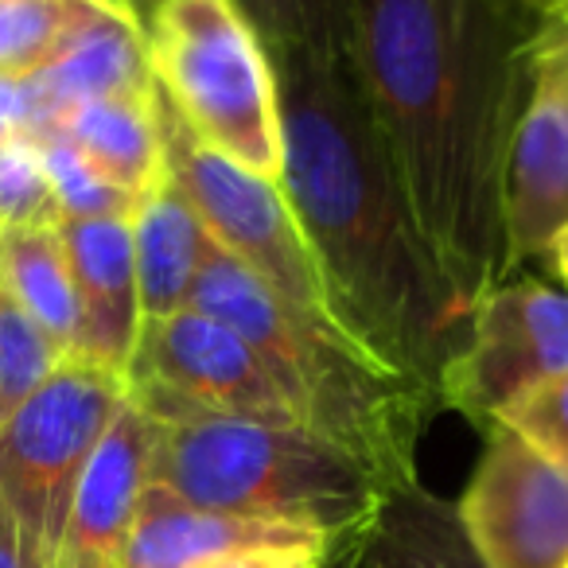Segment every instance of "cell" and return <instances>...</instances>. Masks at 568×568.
I'll return each instance as SVG.
<instances>
[{"label": "cell", "mask_w": 568, "mask_h": 568, "mask_svg": "<svg viewBox=\"0 0 568 568\" xmlns=\"http://www.w3.org/2000/svg\"><path fill=\"white\" fill-rule=\"evenodd\" d=\"M557 24L537 0H355V71L420 237L467 312L510 281L503 183Z\"/></svg>", "instance_id": "cell-1"}, {"label": "cell", "mask_w": 568, "mask_h": 568, "mask_svg": "<svg viewBox=\"0 0 568 568\" xmlns=\"http://www.w3.org/2000/svg\"><path fill=\"white\" fill-rule=\"evenodd\" d=\"M268 59L281 94V187L335 324L440 402V378L464 347L471 312L413 222L355 59L301 48H268Z\"/></svg>", "instance_id": "cell-2"}, {"label": "cell", "mask_w": 568, "mask_h": 568, "mask_svg": "<svg viewBox=\"0 0 568 568\" xmlns=\"http://www.w3.org/2000/svg\"><path fill=\"white\" fill-rule=\"evenodd\" d=\"M191 308L234 327L273 371L296 425L363 459L382 487L417 483V436L436 397L355 343L335 320L281 301L234 253L211 245Z\"/></svg>", "instance_id": "cell-3"}, {"label": "cell", "mask_w": 568, "mask_h": 568, "mask_svg": "<svg viewBox=\"0 0 568 568\" xmlns=\"http://www.w3.org/2000/svg\"><path fill=\"white\" fill-rule=\"evenodd\" d=\"M149 483L203 510L358 541L389 490L378 475L301 425L175 413L152 417Z\"/></svg>", "instance_id": "cell-4"}, {"label": "cell", "mask_w": 568, "mask_h": 568, "mask_svg": "<svg viewBox=\"0 0 568 568\" xmlns=\"http://www.w3.org/2000/svg\"><path fill=\"white\" fill-rule=\"evenodd\" d=\"M152 82L206 149L281 183L276 71L237 0H160L144 20Z\"/></svg>", "instance_id": "cell-5"}, {"label": "cell", "mask_w": 568, "mask_h": 568, "mask_svg": "<svg viewBox=\"0 0 568 568\" xmlns=\"http://www.w3.org/2000/svg\"><path fill=\"white\" fill-rule=\"evenodd\" d=\"M125 402V374L63 358L17 413L0 420V503L12 510L40 568L55 560L82 475Z\"/></svg>", "instance_id": "cell-6"}, {"label": "cell", "mask_w": 568, "mask_h": 568, "mask_svg": "<svg viewBox=\"0 0 568 568\" xmlns=\"http://www.w3.org/2000/svg\"><path fill=\"white\" fill-rule=\"evenodd\" d=\"M160 141H164L168 175L191 199L203 226L226 253H234L253 276L273 288L281 301L316 316H332L324 276L304 242L296 214L284 199V187L250 168L234 164L222 152L206 149L175 105L156 87Z\"/></svg>", "instance_id": "cell-7"}, {"label": "cell", "mask_w": 568, "mask_h": 568, "mask_svg": "<svg viewBox=\"0 0 568 568\" xmlns=\"http://www.w3.org/2000/svg\"><path fill=\"white\" fill-rule=\"evenodd\" d=\"M129 397L149 417L214 413V417L296 425L288 397L281 394L257 351L234 327L219 324L199 308L144 320L129 363Z\"/></svg>", "instance_id": "cell-8"}, {"label": "cell", "mask_w": 568, "mask_h": 568, "mask_svg": "<svg viewBox=\"0 0 568 568\" xmlns=\"http://www.w3.org/2000/svg\"><path fill=\"white\" fill-rule=\"evenodd\" d=\"M568 371V293L534 276L495 284L440 378V405L490 428L518 397Z\"/></svg>", "instance_id": "cell-9"}, {"label": "cell", "mask_w": 568, "mask_h": 568, "mask_svg": "<svg viewBox=\"0 0 568 568\" xmlns=\"http://www.w3.org/2000/svg\"><path fill=\"white\" fill-rule=\"evenodd\" d=\"M456 514L487 568L568 565V471L498 420Z\"/></svg>", "instance_id": "cell-10"}, {"label": "cell", "mask_w": 568, "mask_h": 568, "mask_svg": "<svg viewBox=\"0 0 568 568\" xmlns=\"http://www.w3.org/2000/svg\"><path fill=\"white\" fill-rule=\"evenodd\" d=\"M568 222V32L545 43L537 90L514 133L503 183L506 273L545 257Z\"/></svg>", "instance_id": "cell-11"}, {"label": "cell", "mask_w": 568, "mask_h": 568, "mask_svg": "<svg viewBox=\"0 0 568 568\" xmlns=\"http://www.w3.org/2000/svg\"><path fill=\"white\" fill-rule=\"evenodd\" d=\"M152 436V417L129 397L82 475L51 568H125L129 529L149 483Z\"/></svg>", "instance_id": "cell-12"}, {"label": "cell", "mask_w": 568, "mask_h": 568, "mask_svg": "<svg viewBox=\"0 0 568 568\" xmlns=\"http://www.w3.org/2000/svg\"><path fill=\"white\" fill-rule=\"evenodd\" d=\"M59 234L79 293V343L71 358H87L129 378L144 324L133 219H63Z\"/></svg>", "instance_id": "cell-13"}, {"label": "cell", "mask_w": 568, "mask_h": 568, "mask_svg": "<svg viewBox=\"0 0 568 568\" xmlns=\"http://www.w3.org/2000/svg\"><path fill=\"white\" fill-rule=\"evenodd\" d=\"M40 133L67 110L94 98H141L152 94V63L144 28L125 17L79 0L63 43L40 74H32Z\"/></svg>", "instance_id": "cell-14"}, {"label": "cell", "mask_w": 568, "mask_h": 568, "mask_svg": "<svg viewBox=\"0 0 568 568\" xmlns=\"http://www.w3.org/2000/svg\"><path fill=\"white\" fill-rule=\"evenodd\" d=\"M296 541H327V537L301 526H273V521L203 510L156 483H144L133 529H129L125 568H199L222 552Z\"/></svg>", "instance_id": "cell-15"}, {"label": "cell", "mask_w": 568, "mask_h": 568, "mask_svg": "<svg viewBox=\"0 0 568 568\" xmlns=\"http://www.w3.org/2000/svg\"><path fill=\"white\" fill-rule=\"evenodd\" d=\"M133 245L144 320H164L191 308V288H195L214 237L172 175H164L136 203Z\"/></svg>", "instance_id": "cell-16"}, {"label": "cell", "mask_w": 568, "mask_h": 568, "mask_svg": "<svg viewBox=\"0 0 568 568\" xmlns=\"http://www.w3.org/2000/svg\"><path fill=\"white\" fill-rule=\"evenodd\" d=\"M51 129H59L105 183L125 191L136 203L168 175L156 118V90L141 98L79 102Z\"/></svg>", "instance_id": "cell-17"}, {"label": "cell", "mask_w": 568, "mask_h": 568, "mask_svg": "<svg viewBox=\"0 0 568 568\" xmlns=\"http://www.w3.org/2000/svg\"><path fill=\"white\" fill-rule=\"evenodd\" d=\"M355 545L358 568H487L467 541L456 506L428 495L420 483L386 495Z\"/></svg>", "instance_id": "cell-18"}, {"label": "cell", "mask_w": 568, "mask_h": 568, "mask_svg": "<svg viewBox=\"0 0 568 568\" xmlns=\"http://www.w3.org/2000/svg\"><path fill=\"white\" fill-rule=\"evenodd\" d=\"M0 276L67 358L79 343V293L59 226L0 234Z\"/></svg>", "instance_id": "cell-19"}, {"label": "cell", "mask_w": 568, "mask_h": 568, "mask_svg": "<svg viewBox=\"0 0 568 568\" xmlns=\"http://www.w3.org/2000/svg\"><path fill=\"white\" fill-rule=\"evenodd\" d=\"M265 48H301L320 59H351L355 0H237Z\"/></svg>", "instance_id": "cell-20"}, {"label": "cell", "mask_w": 568, "mask_h": 568, "mask_svg": "<svg viewBox=\"0 0 568 568\" xmlns=\"http://www.w3.org/2000/svg\"><path fill=\"white\" fill-rule=\"evenodd\" d=\"M63 358L55 339L36 324V316L0 276V420L17 413Z\"/></svg>", "instance_id": "cell-21"}, {"label": "cell", "mask_w": 568, "mask_h": 568, "mask_svg": "<svg viewBox=\"0 0 568 568\" xmlns=\"http://www.w3.org/2000/svg\"><path fill=\"white\" fill-rule=\"evenodd\" d=\"M59 222L63 211H59L40 141L36 136L0 141V234L43 230Z\"/></svg>", "instance_id": "cell-22"}, {"label": "cell", "mask_w": 568, "mask_h": 568, "mask_svg": "<svg viewBox=\"0 0 568 568\" xmlns=\"http://www.w3.org/2000/svg\"><path fill=\"white\" fill-rule=\"evenodd\" d=\"M79 0H0V71L40 74L63 43Z\"/></svg>", "instance_id": "cell-23"}, {"label": "cell", "mask_w": 568, "mask_h": 568, "mask_svg": "<svg viewBox=\"0 0 568 568\" xmlns=\"http://www.w3.org/2000/svg\"><path fill=\"white\" fill-rule=\"evenodd\" d=\"M36 141L43 149V164H48L63 219H133L136 199L105 183L59 129H43L36 133Z\"/></svg>", "instance_id": "cell-24"}, {"label": "cell", "mask_w": 568, "mask_h": 568, "mask_svg": "<svg viewBox=\"0 0 568 568\" xmlns=\"http://www.w3.org/2000/svg\"><path fill=\"white\" fill-rule=\"evenodd\" d=\"M498 425L514 428L560 471H568V371L518 397L510 409L498 413Z\"/></svg>", "instance_id": "cell-25"}, {"label": "cell", "mask_w": 568, "mask_h": 568, "mask_svg": "<svg viewBox=\"0 0 568 568\" xmlns=\"http://www.w3.org/2000/svg\"><path fill=\"white\" fill-rule=\"evenodd\" d=\"M332 541H296V545H253V549L222 552L199 568H324Z\"/></svg>", "instance_id": "cell-26"}, {"label": "cell", "mask_w": 568, "mask_h": 568, "mask_svg": "<svg viewBox=\"0 0 568 568\" xmlns=\"http://www.w3.org/2000/svg\"><path fill=\"white\" fill-rule=\"evenodd\" d=\"M36 133H40V110H36L32 74L20 79V74L0 71V141Z\"/></svg>", "instance_id": "cell-27"}, {"label": "cell", "mask_w": 568, "mask_h": 568, "mask_svg": "<svg viewBox=\"0 0 568 568\" xmlns=\"http://www.w3.org/2000/svg\"><path fill=\"white\" fill-rule=\"evenodd\" d=\"M0 568H40V560L28 552L24 534L4 503H0Z\"/></svg>", "instance_id": "cell-28"}, {"label": "cell", "mask_w": 568, "mask_h": 568, "mask_svg": "<svg viewBox=\"0 0 568 568\" xmlns=\"http://www.w3.org/2000/svg\"><path fill=\"white\" fill-rule=\"evenodd\" d=\"M545 257L552 261V268H557V276H560V288L568 293V222L557 230V237L549 242V250H545Z\"/></svg>", "instance_id": "cell-29"}, {"label": "cell", "mask_w": 568, "mask_h": 568, "mask_svg": "<svg viewBox=\"0 0 568 568\" xmlns=\"http://www.w3.org/2000/svg\"><path fill=\"white\" fill-rule=\"evenodd\" d=\"M537 4H541L545 17H549L560 32H568V0H537Z\"/></svg>", "instance_id": "cell-30"}, {"label": "cell", "mask_w": 568, "mask_h": 568, "mask_svg": "<svg viewBox=\"0 0 568 568\" xmlns=\"http://www.w3.org/2000/svg\"><path fill=\"white\" fill-rule=\"evenodd\" d=\"M129 4H133V9H136V17H141V24H144V20H149V12L156 9L160 0H129Z\"/></svg>", "instance_id": "cell-31"}, {"label": "cell", "mask_w": 568, "mask_h": 568, "mask_svg": "<svg viewBox=\"0 0 568 568\" xmlns=\"http://www.w3.org/2000/svg\"><path fill=\"white\" fill-rule=\"evenodd\" d=\"M565 568H568V565H565Z\"/></svg>", "instance_id": "cell-32"}]
</instances>
